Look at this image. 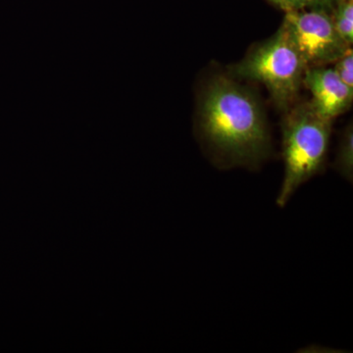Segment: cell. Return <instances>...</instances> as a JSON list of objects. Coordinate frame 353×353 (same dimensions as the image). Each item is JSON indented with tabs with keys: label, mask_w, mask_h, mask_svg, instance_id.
<instances>
[{
	"label": "cell",
	"mask_w": 353,
	"mask_h": 353,
	"mask_svg": "<svg viewBox=\"0 0 353 353\" xmlns=\"http://www.w3.org/2000/svg\"><path fill=\"white\" fill-rule=\"evenodd\" d=\"M303 85L312 95L311 106L325 119L333 122L352 106L353 88L341 80L333 67H307Z\"/></svg>",
	"instance_id": "cell-5"
},
{
	"label": "cell",
	"mask_w": 353,
	"mask_h": 353,
	"mask_svg": "<svg viewBox=\"0 0 353 353\" xmlns=\"http://www.w3.org/2000/svg\"><path fill=\"white\" fill-rule=\"evenodd\" d=\"M334 70L336 75L340 77L341 81L348 85L350 88H353V51L350 48L345 51L343 57L339 58L334 62Z\"/></svg>",
	"instance_id": "cell-8"
},
{
	"label": "cell",
	"mask_w": 353,
	"mask_h": 353,
	"mask_svg": "<svg viewBox=\"0 0 353 353\" xmlns=\"http://www.w3.org/2000/svg\"><path fill=\"white\" fill-rule=\"evenodd\" d=\"M334 168L341 176L352 183L353 176V129L348 125L341 134L336 152Z\"/></svg>",
	"instance_id": "cell-6"
},
{
	"label": "cell",
	"mask_w": 353,
	"mask_h": 353,
	"mask_svg": "<svg viewBox=\"0 0 353 353\" xmlns=\"http://www.w3.org/2000/svg\"><path fill=\"white\" fill-rule=\"evenodd\" d=\"M306 67L284 26L234 67L241 78L263 85L279 109L296 104Z\"/></svg>",
	"instance_id": "cell-3"
},
{
	"label": "cell",
	"mask_w": 353,
	"mask_h": 353,
	"mask_svg": "<svg viewBox=\"0 0 353 353\" xmlns=\"http://www.w3.org/2000/svg\"><path fill=\"white\" fill-rule=\"evenodd\" d=\"M336 0H303L305 6H310L312 8H326V7L331 6Z\"/></svg>",
	"instance_id": "cell-10"
},
{
	"label": "cell",
	"mask_w": 353,
	"mask_h": 353,
	"mask_svg": "<svg viewBox=\"0 0 353 353\" xmlns=\"http://www.w3.org/2000/svg\"><path fill=\"white\" fill-rule=\"evenodd\" d=\"M268 1L278 8L282 9L285 12L301 10L306 7L303 0H268Z\"/></svg>",
	"instance_id": "cell-9"
},
{
	"label": "cell",
	"mask_w": 353,
	"mask_h": 353,
	"mask_svg": "<svg viewBox=\"0 0 353 353\" xmlns=\"http://www.w3.org/2000/svg\"><path fill=\"white\" fill-rule=\"evenodd\" d=\"M283 26L289 32L306 67L328 66L345 54L348 46L334 29L324 9L285 12Z\"/></svg>",
	"instance_id": "cell-4"
},
{
	"label": "cell",
	"mask_w": 353,
	"mask_h": 353,
	"mask_svg": "<svg viewBox=\"0 0 353 353\" xmlns=\"http://www.w3.org/2000/svg\"><path fill=\"white\" fill-rule=\"evenodd\" d=\"M332 121L321 117L310 102L294 104L283 121L285 176L277 197L284 208L297 189L324 168L331 138Z\"/></svg>",
	"instance_id": "cell-2"
},
{
	"label": "cell",
	"mask_w": 353,
	"mask_h": 353,
	"mask_svg": "<svg viewBox=\"0 0 353 353\" xmlns=\"http://www.w3.org/2000/svg\"><path fill=\"white\" fill-rule=\"evenodd\" d=\"M199 131L213 161L222 168H256L269 157L271 139L259 101L227 76L211 79L201 92Z\"/></svg>",
	"instance_id": "cell-1"
},
{
	"label": "cell",
	"mask_w": 353,
	"mask_h": 353,
	"mask_svg": "<svg viewBox=\"0 0 353 353\" xmlns=\"http://www.w3.org/2000/svg\"><path fill=\"white\" fill-rule=\"evenodd\" d=\"M333 16L334 29L341 38L352 46L353 43V0H336Z\"/></svg>",
	"instance_id": "cell-7"
}]
</instances>
